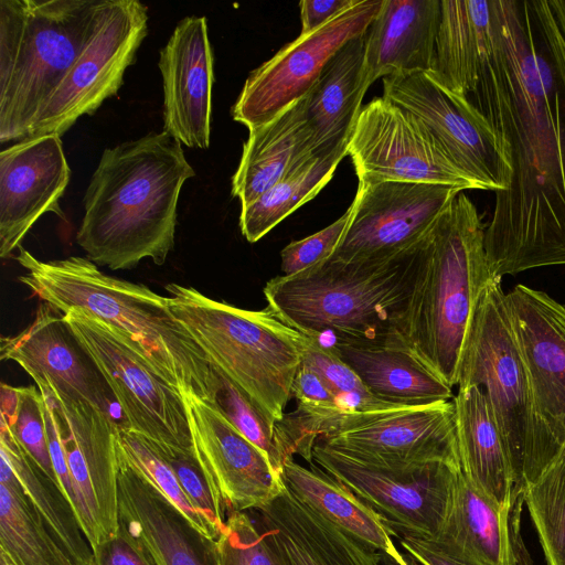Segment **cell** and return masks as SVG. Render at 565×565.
Masks as SVG:
<instances>
[{
    "label": "cell",
    "instance_id": "4",
    "mask_svg": "<svg viewBox=\"0 0 565 565\" xmlns=\"http://www.w3.org/2000/svg\"><path fill=\"white\" fill-rule=\"evenodd\" d=\"M18 249L14 258L26 270L18 279L34 296L62 315L79 308L127 332L169 383L183 394L217 403L221 375L171 313L168 297L106 275L85 257L44 262L22 246Z\"/></svg>",
    "mask_w": 565,
    "mask_h": 565
},
{
    "label": "cell",
    "instance_id": "42",
    "mask_svg": "<svg viewBox=\"0 0 565 565\" xmlns=\"http://www.w3.org/2000/svg\"><path fill=\"white\" fill-rule=\"evenodd\" d=\"M158 452L173 469L188 500L204 522L209 539L211 541L217 539L225 526L226 519L218 513L194 455L177 451Z\"/></svg>",
    "mask_w": 565,
    "mask_h": 565
},
{
    "label": "cell",
    "instance_id": "44",
    "mask_svg": "<svg viewBox=\"0 0 565 565\" xmlns=\"http://www.w3.org/2000/svg\"><path fill=\"white\" fill-rule=\"evenodd\" d=\"M297 409L313 416L320 428L341 413L350 411L322 376L302 362L292 384Z\"/></svg>",
    "mask_w": 565,
    "mask_h": 565
},
{
    "label": "cell",
    "instance_id": "10",
    "mask_svg": "<svg viewBox=\"0 0 565 565\" xmlns=\"http://www.w3.org/2000/svg\"><path fill=\"white\" fill-rule=\"evenodd\" d=\"M499 277H492L478 301L465 344L457 386H478L500 428L515 492L530 439L529 380Z\"/></svg>",
    "mask_w": 565,
    "mask_h": 565
},
{
    "label": "cell",
    "instance_id": "38",
    "mask_svg": "<svg viewBox=\"0 0 565 565\" xmlns=\"http://www.w3.org/2000/svg\"><path fill=\"white\" fill-rule=\"evenodd\" d=\"M117 449L137 473L170 501L196 531L210 540L204 522L188 500L173 469L145 437L118 424Z\"/></svg>",
    "mask_w": 565,
    "mask_h": 565
},
{
    "label": "cell",
    "instance_id": "12",
    "mask_svg": "<svg viewBox=\"0 0 565 565\" xmlns=\"http://www.w3.org/2000/svg\"><path fill=\"white\" fill-rule=\"evenodd\" d=\"M312 462L371 507L394 535L433 539L461 472L447 463L385 467L361 461L317 441Z\"/></svg>",
    "mask_w": 565,
    "mask_h": 565
},
{
    "label": "cell",
    "instance_id": "36",
    "mask_svg": "<svg viewBox=\"0 0 565 565\" xmlns=\"http://www.w3.org/2000/svg\"><path fill=\"white\" fill-rule=\"evenodd\" d=\"M522 497L546 565H565V445Z\"/></svg>",
    "mask_w": 565,
    "mask_h": 565
},
{
    "label": "cell",
    "instance_id": "52",
    "mask_svg": "<svg viewBox=\"0 0 565 565\" xmlns=\"http://www.w3.org/2000/svg\"><path fill=\"white\" fill-rule=\"evenodd\" d=\"M383 553L388 565H403L398 555V547L396 546L393 539L390 541L387 548Z\"/></svg>",
    "mask_w": 565,
    "mask_h": 565
},
{
    "label": "cell",
    "instance_id": "29",
    "mask_svg": "<svg viewBox=\"0 0 565 565\" xmlns=\"http://www.w3.org/2000/svg\"><path fill=\"white\" fill-rule=\"evenodd\" d=\"M309 152L315 151L305 96L269 121L249 129L232 178L233 196L242 207L253 203Z\"/></svg>",
    "mask_w": 565,
    "mask_h": 565
},
{
    "label": "cell",
    "instance_id": "33",
    "mask_svg": "<svg viewBox=\"0 0 565 565\" xmlns=\"http://www.w3.org/2000/svg\"><path fill=\"white\" fill-rule=\"evenodd\" d=\"M0 456L11 466L45 526L75 565H94L93 550L57 482L35 463L0 419Z\"/></svg>",
    "mask_w": 565,
    "mask_h": 565
},
{
    "label": "cell",
    "instance_id": "37",
    "mask_svg": "<svg viewBox=\"0 0 565 565\" xmlns=\"http://www.w3.org/2000/svg\"><path fill=\"white\" fill-rule=\"evenodd\" d=\"M211 555L213 565H287L253 511L227 514L223 531L211 541Z\"/></svg>",
    "mask_w": 565,
    "mask_h": 565
},
{
    "label": "cell",
    "instance_id": "30",
    "mask_svg": "<svg viewBox=\"0 0 565 565\" xmlns=\"http://www.w3.org/2000/svg\"><path fill=\"white\" fill-rule=\"evenodd\" d=\"M328 344L360 376L379 399L402 406L452 401V387L444 383L405 350L391 345Z\"/></svg>",
    "mask_w": 565,
    "mask_h": 565
},
{
    "label": "cell",
    "instance_id": "6",
    "mask_svg": "<svg viewBox=\"0 0 565 565\" xmlns=\"http://www.w3.org/2000/svg\"><path fill=\"white\" fill-rule=\"evenodd\" d=\"M164 289L171 313L186 328L221 376L271 422L280 420L303 361L305 335L268 308L214 300L175 282Z\"/></svg>",
    "mask_w": 565,
    "mask_h": 565
},
{
    "label": "cell",
    "instance_id": "25",
    "mask_svg": "<svg viewBox=\"0 0 565 565\" xmlns=\"http://www.w3.org/2000/svg\"><path fill=\"white\" fill-rule=\"evenodd\" d=\"M440 22V0H384L365 32L369 84L395 74L429 72Z\"/></svg>",
    "mask_w": 565,
    "mask_h": 565
},
{
    "label": "cell",
    "instance_id": "23",
    "mask_svg": "<svg viewBox=\"0 0 565 565\" xmlns=\"http://www.w3.org/2000/svg\"><path fill=\"white\" fill-rule=\"evenodd\" d=\"M118 450V449H117ZM119 520L153 565H213L211 541L118 454Z\"/></svg>",
    "mask_w": 565,
    "mask_h": 565
},
{
    "label": "cell",
    "instance_id": "1",
    "mask_svg": "<svg viewBox=\"0 0 565 565\" xmlns=\"http://www.w3.org/2000/svg\"><path fill=\"white\" fill-rule=\"evenodd\" d=\"M509 166L484 247L490 274L565 265V96L530 1L491 0V29L467 88Z\"/></svg>",
    "mask_w": 565,
    "mask_h": 565
},
{
    "label": "cell",
    "instance_id": "43",
    "mask_svg": "<svg viewBox=\"0 0 565 565\" xmlns=\"http://www.w3.org/2000/svg\"><path fill=\"white\" fill-rule=\"evenodd\" d=\"M352 214L351 205L333 223L299 241H292L280 252V268L285 276L299 274L329 259L340 245Z\"/></svg>",
    "mask_w": 565,
    "mask_h": 565
},
{
    "label": "cell",
    "instance_id": "51",
    "mask_svg": "<svg viewBox=\"0 0 565 565\" xmlns=\"http://www.w3.org/2000/svg\"><path fill=\"white\" fill-rule=\"evenodd\" d=\"M548 1V0H547ZM548 4L555 15L557 24L565 38V0H551Z\"/></svg>",
    "mask_w": 565,
    "mask_h": 565
},
{
    "label": "cell",
    "instance_id": "19",
    "mask_svg": "<svg viewBox=\"0 0 565 565\" xmlns=\"http://www.w3.org/2000/svg\"><path fill=\"white\" fill-rule=\"evenodd\" d=\"M193 452L222 518L256 511L285 490L268 457L226 418L217 403L183 394Z\"/></svg>",
    "mask_w": 565,
    "mask_h": 565
},
{
    "label": "cell",
    "instance_id": "48",
    "mask_svg": "<svg viewBox=\"0 0 565 565\" xmlns=\"http://www.w3.org/2000/svg\"><path fill=\"white\" fill-rule=\"evenodd\" d=\"M397 539L401 550L418 565H466L445 556L423 539L409 535H401Z\"/></svg>",
    "mask_w": 565,
    "mask_h": 565
},
{
    "label": "cell",
    "instance_id": "3",
    "mask_svg": "<svg viewBox=\"0 0 565 565\" xmlns=\"http://www.w3.org/2000/svg\"><path fill=\"white\" fill-rule=\"evenodd\" d=\"M486 227L462 192L439 215L417 252L398 348L454 387L480 296L493 277Z\"/></svg>",
    "mask_w": 565,
    "mask_h": 565
},
{
    "label": "cell",
    "instance_id": "34",
    "mask_svg": "<svg viewBox=\"0 0 565 565\" xmlns=\"http://www.w3.org/2000/svg\"><path fill=\"white\" fill-rule=\"evenodd\" d=\"M347 154L345 148L309 152L257 200L243 206L239 228L247 242L256 243L299 206L313 199L332 179Z\"/></svg>",
    "mask_w": 565,
    "mask_h": 565
},
{
    "label": "cell",
    "instance_id": "31",
    "mask_svg": "<svg viewBox=\"0 0 565 565\" xmlns=\"http://www.w3.org/2000/svg\"><path fill=\"white\" fill-rule=\"evenodd\" d=\"M281 478L287 489L308 507L372 547L385 552L394 534L383 519L313 462L305 467L291 458L285 462Z\"/></svg>",
    "mask_w": 565,
    "mask_h": 565
},
{
    "label": "cell",
    "instance_id": "47",
    "mask_svg": "<svg viewBox=\"0 0 565 565\" xmlns=\"http://www.w3.org/2000/svg\"><path fill=\"white\" fill-rule=\"evenodd\" d=\"M354 0H302L299 2L301 34L309 33L327 23Z\"/></svg>",
    "mask_w": 565,
    "mask_h": 565
},
{
    "label": "cell",
    "instance_id": "35",
    "mask_svg": "<svg viewBox=\"0 0 565 565\" xmlns=\"http://www.w3.org/2000/svg\"><path fill=\"white\" fill-rule=\"evenodd\" d=\"M0 550L14 565H75L45 526L0 456Z\"/></svg>",
    "mask_w": 565,
    "mask_h": 565
},
{
    "label": "cell",
    "instance_id": "8",
    "mask_svg": "<svg viewBox=\"0 0 565 565\" xmlns=\"http://www.w3.org/2000/svg\"><path fill=\"white\" fill-rule=\"evenodd\" d=\"M88 353L126 423L158 451L194 455L183 393L169 383L145 349L119 328L79 308L63 315Z\"/></svg>",
    "mask_w": 565,
    "mask_h": 565
},
{
    "label": "cell",
    "instance_id": "15",
    "mask_svg": "<svg viewBox=\"0 0 565 565\" xmlns=\"http://www.w3.org/2000/svg\"><path fill=\"white\" fill-rule=\"evenodd\" d=\"M383 97L415 116L476 189H508L509 166L500 141L468 97L448 89L428 72L384 77Z\"/></svg>",
    "mask_w": 565,
    "mask_h": 565
},
{
    "label": "cell",
    "instance_id": "17",
    "mask_svg": "<svg viewBox=\"0 0 565 565\" xmlns=\"http://www.w3.org/2000/svg\"><path fill=\"white\" fill-rule=\"evenodd\" d=\"M460 192L441 184L359 181L348 228L330 259L385 260L416 252Z\"/></svg>",
    "mask_w": 565,
    "mask_h": 565
},
{
    "label": "cell",
    "instance_id": "16",
    "mask_svg": "<svg viewBox=\"0 0 565 565\" xmlns=\"http://www.w3.org/2000/svg\"><path fill=\"white\" fill-rule=\"evenodd\" d=\"M383 1L354 0L323 25L282 46L246 78L232 108L234 120L249 130L305 97L328 61L367 31Z\"/></svg>",
    "mask_w": 565,
    "mask_h": 565
},
{
    "label": "cell",
    "instance_id": "40",
    "mask_svg": "<svg viewBox=\"0 0 565 565\" xmlns=\"http://www.w3.org/2000/svg\"><path fill=\"white\" fill-rule=\"evenodd\" d=\"M222 387L217 404L232 425L269 459L274 469L281 475L287 454L277 429V422L268 419L232 383L221 376Z\"/></svg>",
    "mask_w": 565,
    "mask_h": 565
},
{
    "label": "cell",
    "instance_id": "46",
    "mask_svg": "<svg viewBox=\"0 0 565 565\" xmlns=\"http://www.w3.org/2000/svg\"><path fill=\"white\" fill-rule=\"evenodd\" d=\"M94 565H153L137 540L120 524L113 540L94 551Z\"/></svg>",
    "mask_w": 565,
    "mask_h": 565
},
{
    "label": "cell",
    "instance_id": "41",
    "mask_svg": "<svg viewBox=\"0 0 565 565\" xmlns=\"http://www.w3.org/2000/svg\"><path fill=\"white\" fill-rule=\"evenodd\" d=\"M17 388L19 404L14 422L9 427L35 463L57 482L47 444L44 397L34 385Z\"/></svg>",
    "mask_w": 565,
    "mask_h": 565
},
{
    "label": "cell",
    "instance_id": "7",
    "mask_svg": "<svg viewBox=\"0 0 565 565\" xmlns=\"http://www.w3.org/2000/svg\"><path fill=\"white\" fill-rule=\"evenodd\" d=\"M100 0H0V141L26 137L85 47Z\"/></svg>",
    "mask_w": 565,
    "mask_h": 565
},
{
    "label": "cell",
    "instance_id": "49",
    "mask_svg": "<svg viewBox=\"0 0 565 565\" xmlns=\"http://www.w3.org/2000/svg\"><path fill=\"white\" fill-rule=\"evenodd\" d=\"M523 499L518 498L512 507L510 524L512 543L516 556L518 565H534L533 559L527 551L520 531V513L522 508Z\"/></svg>",
    "mask_w": 565,
    "mask_h": 565
},
{
    "label": "cell",
    "instance_id": "50",
    "mask_svg": "<svg viewBox=\"0 0 565 565\" xmlns=\"http://www.w3.org/2000/svg\"><path fill=\"white\" fill-rule=\"evenodd\" d=\"M0 401V419L6 422L8 425H12L17 415V408L19 404L18 388L9 384L2 383Z\"/></svg>",
    "mask_w": 565,
    "mask_h": 565
},
{
    "label": "cell",
    "instance_id": "26",
    "mask_svg": "<svg viewBox=\"0 0 565 565\" xmlns=\"http://www.w3.org/2000/svg\"><path fill=\"white\" fill-rule=\"evenodd\" d=\"M511 511L512 508L501 507L483 495L460 472L438 532L425 541L466 565H518Z\"/></svg>",
    "mask_w": 565,
    "mask_h": 565
},
{
    "label": "cell",
    "instance_id": "22",
    "mask_svg": "<svg viewBox=\"0 0 565 565\" xmlns=\"http://www.w3.org/2000/svg\"><path fill=\"white\" fill-rule=\"evenodd\" d=\"M0 358L18 363L38 388L86 401L110 412L113 394L63 315L43 302L20 333L2 337Z\"/></svg>",
    "mask_w": 565,
    "mask_h": 565
},
{
    "label": "cell",
    "instance_id": "14",
    "mask_svg": "<svg viewBox=\"0 0 565 565\" xmlns=\"http://www.w3.org/2000/svg\"><path fill=\"white\" fill-rule=\"evenodd\" d=\"M319 441L372 465L447 463L461 470L454 401L379 412L350 409L329 423Z\"/></svg>",
    "mask_w": 565,
    "mask_h": 565
},
{
    "label": "cell",
    "instance_id": "53",
    "mask_svg": "<svg viewBox=\"0 0 565 565\" xmlns=\"http://www.w3.org/2000/svg\"><path fill=\"white\" fill-rule=\"evenodd\" d=\"M0 565H14L10 556L2 550H0Z\"/></svg>",
    "mask_w": 565,
    "mask_h": 565
},
{
    "label": "cell",
    "instance_id": "11",
    "mask_svg": "<svg viewBox=\"0 0 565 565\" xmlns=\"http://www.w3.org/2000/svg\"><path fill=\"white\" fill-rule=\"evenodd\" d=\"M148 33V8L138 0H100L85 47L35 115L25 138L61 137L84 115L117 95Z\"/></svg>",
    "mask_w": 565,
    "mask_h": 565
},
{
    "label": "cell",
    "instance_id": "28",
    "mask_svg": "<svg viewBox=\"0 0 565 565\" xmlns=\"http://www.w3.org/2000/svg\"><path fill=\"white\" fill-rule=\"evenodd\" d=\"M452 401L461 472L491 501L512 508L519 494L505 445L488 399L478 386L471 385L458 387Z\"/></svg>",
    "mask_w": 565,
    "mask_h": 565
},
{
    "label": "cell",
    "instance_id": "24",
    "mask_svg": "<svg viewBox=\"0 0 565 565\" xmlns=\"http://www.w3.org/2000/svg\"><path fill=\"white\" fill-rule=\"evenodd\" d=\"M253 512L287 565H388L383 552L327 520L286 486L273 502Z\"/></svg>",
    "mask_w": 565,
    "mask_h": 565
},
{
    "label": "cell",
    "instance_id": "9",
    "mask_svg": "<svg viewBox=\"0 0 565 565\" xmlns=\"http://www.w3.org/2000/svg\"><path fill=\"white\" fill-rule=\"evenodd\" d=\"M505 299L531 399L521 493L565 445V303L522 284L505 294Z\"/></svg>",
    "mask_w": 565,
    "mask_h": 565
},
{
    "label": "cell",
    "instance_id": "18",
    "mask_svg": "<svg viewBox=\"0 0 565 565\" xmlns=\"http://www.w3.org/2000/svg\"><path fill=\"white\" fill-rule=\"evenodd\" d=\"M348 154L359 181L476 189L425 126L383 96L362 108L348 143Z\"/></svg>",
    "mask_w": 565,
    "mask_h": 565
},
{
    "label": "cell",
    "instance_id": "20",
    "mask_svg": "<svg viewBox=\"0 0 565 565\" xmlns=\"http://www.w3.org/2000/svg\"><path fill=\"white\" fill-rule=\"evenodd\" d=\"M71 169L60 135L19 140L0 153V256L8 258L44 213L58 204Z\"/></svg>",
    "mask_w": 565,
    "mask_h": 565
},
{
    "label": "cell",
    "instance_id": "2",
    "mask_svg": "<svg viewBox=\"0 0 565 565\" xmlns=\"http://www.w3.org/2000/svg\"><path fill=\"white\" fill-rule=\"evenodd\" d=\"M195 171L166 131L106 148L84 195L77 244L97 266L163 265L174 247L181 189Z\"/></svg>",
    "mask_w": 565,
    "mask_h": 565
},
{
    "label": "cell",
    "instance_id": "27",
    "mask_svg": "<svg viewBox=\"0 0 565 565\" xmlns=\"http://www.w3.org/2000/svg\"><path fill=\"white\" fill-rule=\"evenodd\" d=\"M369 87L364 33L348 41L328 61L306 95L315 152L348 149Z\"/></svg>",
    "mask_w": 565,
    "mask_h": 565
},
{
    "label": "cell",
    "instance_id": "21",
    "mask_svg": "<svg viewBox=\"0 0 565 565\" xmlns=\"http://www.w3.org/2000/svg\"><path fill=\"white\" fill-rule=\"evenodd\" d=\"M163 131L190 148L211 141L214 55L205 17L190 15L175 25L160 51Z\"/></svg>",
    "mask_w": 565,
    "mask_h": 565
},
{
    "label": "cell",
    "instance_id": "32",
    "mask_svg": "<svg viewBox=\"0 0 565 565\" xmlns=\"http://www.w3.org/2000/svg\"><path fill=\"white\" fill-rule=\"evenodd\" d=\"M491 29V0H440L431 70L448 89L466 96Z\"/></svg>",
    "mask_w": 565,
    "mask_h": 565
},
{
    "label": "cell",
    "instance_id": "45",
    "mask_svg": "<svg viewBox=\"0 0 565 565\" xmlns=\"http://www.w3.org/2000/svg\"><path fill=\"white\" fill-rule=\"evenodd\" d=\"M539 33L565 96V38L547 0H530Z\"/></svg>",
    "mask_w": 565,
    "mask_h": 565
},
{
    "label": "cell",
    "instance_id": "39",
    "mask_svg": "<svg viewBox=\"0 0 565 565\" xmlns=\"http://www.w3.org/2000/svg\"><path fill=\"white\" fill-rule=\"evenodd\" d=\"M305 364L318 372L352 411L379 412L404 407L375 397L356 372L324 342L305 337Z\"/></svg>",
    "mask_w": 565,
    "mask_h": 565
},
{
    "label": "cell",
    "instance_id": "5",
    "mask_svg": "<svg viewBox=\"0 0 565 565\" xmlns=\"http://www.w3.org/2000/svg\"><path fill=\"white\" fill-rule=\"evenodd\" d=\"M417 252L385 260L329 258L299 274L277 276L263 289L267 308L310 339L398 348Z\"/></svg>",
    "mask_w": 565,
    "mask_h": 565
},
{
    "label": "cell",
    "instance_id": "13",
    "mask_svg": "<svg viewBox=\"0 0 565 565\" xmlns=\"http://www.w3.org/2000/svg\"><path fill=\"white\" fill-rule=\"evenodd\" d=\"M57 412L72 487V507L93 550L120 530L118 423L110 412L86 401L39 388Z\"/></svg>",
    "mask_w": 565,
    "mask_h": 565
}]
</instances>
